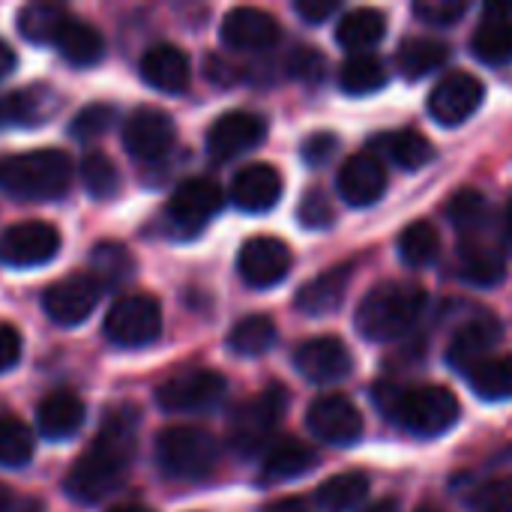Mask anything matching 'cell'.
Returning <instances> with one entry per match:
<instances>
[{"mask_svg": "<svg viewBox=\"0 0 512 512\" xmlns=\"http://www.w3.org/2000/svg\"><path fill=\"white\" fill-rule=\"evenodd\" d=\"M135 414L132 411H114L96 441L84 450V456L72 465L66 474V495L78 504H99L105 501L126 477L132 459H135Z\"/></svg>", "mask_w": 512, "mask_h": 512, "instance_id": "6da1fadb", "label": "cell"}, {"mask_svg": "<svg viewBox=\"0 0 512 512\" xmlns=\"http://www.w3.org/2000/svg\"><path fill=\"white\" fill-rule=\"evenodd\" d=\"M426 291L411 282H384L369 291L357 309V330L369 342H393L402 339L423 315Z\"/></svg>", "mask_w": 512, "mask_h": 512, "instance_id": "7a4b0ae2", "label": "cell"}, {"mask_svg": "<svg viewBox=\"0 0 512 512\" xmlns=\"http://www.w3.org/2000/svg\"><path fill=\"white\" fill-rule=\"evenodd\" d=\"M384 414L405 432L417 435V438H438L444 432H450L459 423V399L447 390V387H387V396L378 393Z\"/></svg>", "mask_w": 512, "mask_h": 512, "instance_id": "3957f363", "label": "cell"}, {"mask_svg": "<svg viewBox=\"0 0 512 512\" xmlns=\"http://www.w3.org/2000/svg\"><path fill=\"white\" fill-rule=\"evenodd\" d=\"M72 183V162L63 150H30L0 159V192L21 201H54Z\"/></svg>", "mask_w": 512, "mask_h": 512, "instance_id": "277c9868", "label": "cell"}, {"mask_svg": "<svg viewBox=\"0 0 512 512\" xmlns=\"http://www.w3.org/2000/svg\"><path fill=\"white\" fill-rule=\"evenodd\" d=\"M156 462L174 480H201L219 462V441L195 426H171L156 438Z\"/></svg>", "mask_w": 512, "mask_h": 512, "instance_id": "5b68a950", "label": "cell"}, {"mask_svg": "<svg viewBox=\"0 0 512 512\" xmlns=\"http://www.w3.org/2000/svg\"><path fill=\"white\" fill-rule=\"evenodd\" d=\"M288 408V393L273 384L264 393L252 396L249 402H243L234 417H231V447L240 456H255L276 432V426L282 423Z\"/></svg>", "mask_w": 512, "mask_h": 512, "instance_id": "8992f818", "label": "cell"}, {"mask_svg": "<svg viewBox=\"0 0 512 512\" xmlns=\"http://www.w3.org/2000/svg\"><path fill=\"white\" fill-rule=\"evenodd\" d=\"M162 333V309L150 294L120 297L105 315V336L120 348H144Z\"/></svg>", "mask_w": 512, "mask_h": 512, "instance_id": "52a82bcc", "label": "cell"}, {"mask_svg": "<svg viewBox=\"0 0 512 512\" xmlns=\"http://www.w3.org/2000/svg\"><path fill=\"white\" fill-rule=\"evenodd\" d=\"M228 381L213 369H192L156 390V405L168 414H204L222 405Z\"/></svg>", "mask_w": 512, "mask_h": 512, "instance_id": "ba28073f", "label": "cell"}, {"mask_svg": "<svg viewBox=\"0 0 512 512\" xmlns=\"http://www.w3.org/2000/svg\"><path fill=\"white\" fill-rule=\"evenodd\" d=\"M219 207H222V189L207 177H192L174 189L165 216L177 234L192 237L219 213Z\"/></svg>", "mask_w": 512, "mask_h": 512, "instance_id": "9c48e42d", "label": "cell"}, {"mask_svg": "<svg viewBox=\"0 0 512 512\" xmlns=\"http://www.w3.org/2000/svg\"><path fill=\"white\" fill-rule=\"evenodd\" d=\"M60 252V231L48 222H18L0 234V264L24 270L48 264Z\"/></svg>", "mask_w": 512, "mask_h": 512, "instance_id": "30bf717a", "label": "cell"}, {"mask_svg": "<svg viewBox=\"0 0 512 512\" xmlns=\"http://www.w3.org/2000/svg\"><path fill=\"white\" fill-rule=\"evenodd\" d=\"M309 432L330 447H351L363 438V414L345 396H321L306 414Z\"/></svg>", "mask_w": 512, "mask_h": 512, "instance_id": "8fae6325", "label": "cell"}, {"mask_svg": "<svg viewBox=\"0 0 512 512\" xmlns=\"http://www.w3.org/2000/svg\"><path fill=\"white\" fill-rule=\"evenodd\" d=\"M99 294H102V285L93 276L75 273L69 279L54 282L45 291L42 309H45V315L54 324H60V327H78V324H84L93 315V309L99 303Z\"/></svg>", "mask_w": 512, "mask_h": 512, "instance_id": "7c38bea8", "label": "cell"}, {"mask_svg": "<svg viewBox=\"0 0 512 512\" xmlns=\"http://www.w3.org/2000/svg\"><path fill=\"white\" fill-rule=\"evenodd\" d=\"M486 96V87L477 75L471 72H450L444 75L432 96H429V114L441 123V126H459L465 123L471 114L480 111Z\"/></svg>", "mask_w": 512, "mask_h": 512, "instance_id": "4fadbf2b", "label": "cell"}, {"mask_svg": "<svg viewBox=\"0 0 512 512\" xmlns=\"http://www.w3.org/2000/svg\"><path fill=\"white\" fill-rule=\"evenodd\" d=\"M291 264H294L291 249L276 237H252L243 243V249L237 255L240 279L258 291L279 285L291 273Z\"/></svg>", "mask_w": 512, "mask_h": 512, "instance_id": "5bb4252c", "label": "cell"}, {"mask_svg": "<svg viewBox=\"0 0 512 512\" xmlns=\"http://www.w3.org/2000/svg\"><path fill=\"white\" fill-rule=\"evenodd\" d=\"M174 138H177L174 120L165 111L150 108V105L147 108H135L129 114V120L123 123V144H126V150L135 159H144V162L162 159L174 147Z\"/></svg>", "mask_w": 512, "mask_h": 512, "instance_id": "9a60e30c", "label": "cell"}, {"mask_svg": "<svg viewBox=\"0 0 512 512\" xmlns=\"http://www.w3.org/2000/svg\"><path fill=\"white\" fill-rule=\"evenodd\" d=\"M267 135V120L252 111H228L207 132V153L219 162L255 150Z\"/></svg>", "mask_w": 512, "mask_h": 512, "instance_id": "2e32d148", "label": "cell"}, {"mask_svg": "<svg viewBox=\"0 0 512 512\" xmlns=\"http://www.w3.org/2000/svg\"><path fill=\"white\" fill-rule=\"evenodd\" d=\"M294 366L312 384H333V381H342L345 375H351L354 360H351V351L345 348V342H339L336 336H318L297 348Z\"/></svg>", "mask_w": 512, "mask_h": 512, "instance_id": "e0dca14e", "label": "cell"}, {"mask_svg": "<svg viewBox=\"0 0 512 512\" xmlns=\"http://www.w3.org/2000/svg\"><path fill=\"white\" fill-rule=\"evenodd\" d=\"M219 36L234 51H264L279 42V21L255 6H237L222 18Z\"/></svg>", "mask_w": 512, "mask_h": 512, "instance_id": "ac0fdd59", "label": "cell"}, {"mask_svg": "<svg viewBox=\"0 0 512 512\" xmlns=\"http://www.w3.org/2000/svg\"><path fill=\"white\" fill-rule=\"evenodd\" d=\"M336 186L351 207H372L387 192V168L372 153H354L339 168Z\"/></svg>", "mask_w": 512, "mask_h": 512, "instance_id": "d6986e66", "label": "cell"}, {"mask_svg": "<svg viewBox=\"0 0 512 512\" xmlns=\"http://www.w3.org/2000/svg\"><path fill=\"white\" fill-rule=\"evenodd\" d=\"M279 198H282V174L267 162L246 165L231 180V201L243 213H267L279 204Z\"/></svg>", "mask_w": 512, "mask_h": 512, "instance_id": "ffe728a7", "label": "cell"}, {"mask_svg": "<svg viewBox=\"0 0 512 512\" xmlns=\"http://www.w3.org/2000/svg\"><path fill=\"white\" fill-rule=\"evenodd\" d=\"M501 336H504V330H501V324L492 315L489 318L483 315V318L468 321L450 339V348H447L450 366L468 375L474 366H480L483 360H489V354L495 351V345L501 342Z\"/></svg>", "mask_w": 512, "mask_h": 512, "instance_id": "44dd1931", "label": "cell"}, {"mask_svg": "<svg viewBox=\"0 0 512 512\" xmlns=\"http://www.w3.org/2000/svg\"><path fill=\"white\" fill-rule=\"evenodd\" d=\"M459 273L465 282L480 285V288H495L507 276V258L504 249L495 240H486L483 234L477 237H462L459 243Z\"/></svg>", "mask_w": 512, "mask_h": 512, "instance_id": "7402d4cb", "label": "cell"}, {"mask_svg": "<svg viewBox=\"0 0 512 512\" xmlns=\"http://www.w3.org/2000/svg\"><path fill=\"white\" fill-rule=\"evenodd\" d=\"M474 57L489 66L512 63V3H492L486 6L483 24L471 39Z\"/></svg>", "mask_w": 512, "mask_h": 512, "instance_id": "603a6c76", "label": "cell"}, {"mask_svg": "<svg viewBox=\"0 0 512 512\" xmlns=\"http://www.w3.org/2000/svg\"><path fill=\"white\" fill-rule=\"evenodd\" d=\"M348 285H351V267H345V264L330 267V270H324L321 276L309 279V282L300 288L294 306H297L303 315H309V318L333 315V312L342 306V300H345V294H348Z\"/></svg>", "mask_w": 512, "mask_h": 512, "instance_id": "cb8c5ba5", "label": "cell"}, {"mask_svg": "<svg viewBox=\"0 0 512 512\" xmlns=\"http://www.w3.org/2000/svg\"><path fill=\"white\" fill-rule=\"evenodd\" d=\"M141 78L162 93H183L189 87L192 69L189 57L177 45H153L141 57Z\"/></svg>", "mask_w": 512, "mask_h": 512, "instance_id": "d4e9b609", "label": "cell"}, {"mask_svg": "<svg viewBox=\"0 0 512 512\" xmlns=\"http://www.w3.org/2000/svg\"><path fill=\"white\" fill-rule=\"evenodd\" d=\"M36 420L45 441H69L84 426V402L69 390H57L42 399Z\"/></svg>", "mask_w": 512, "mask_h": 512, "instance_id": "484cf974", "label": "cell"}, {"mask_svg": "<svg viewBox=\"0 0 512 512\" xmlns=\"http://www.w3.org/2000/svg\"><path fill=\"white\" fill-rule=\"evenodd\" d=\"M60 111V96L51 87H24L0 102V123L9 126H39Z\"/></svg>", "mask_w": 512, "mask_h": 512, "instance_id": "4316f807", "label": "cell"}, {"mask_svg": "<svg viewBox=\"0 0 512 512\" xmlns=\"http://www.w3.org/2000/svg\"><path fill=\"white\" fill-rule=\"evenodd\" d=\"M318 468V453L303 441L285 438L273 444L261 462V483H288Z\"/></svg>", "mask_w": 512, "mask_h": 512, "instance_id": "83f0119b", "label": "cell"}, {"mask_svg": "<svg viewBox=\"0 0 512 512\" xmlns=\"http://www.w3.org/2000/svg\"><path fill=\"white\" fill-rule=\"evenodd\" d=\"M372 147L393 162L402 171H417L426 168L435 159V147L426 135L414 132V129H396V132H384L372 141Z\"/></svg>", "mask_w": 512, "mask_h": 512, "instance_id": "f1b7e54d", "label": "cell"}, {"mask_svg": "<svg viewBox=\"0 0 512 512\" xmlns=\"http://www.w3.org/2000/svg\"><path fill=\"white\" fill-rule=\"evenodd\" d=\"M387 33V18L378 9L360 6L342 15V21L336 24V42L354 54H369V48H375Z\"/></svg>", "mask_w": 512, "mask_h": 512, "instance_id": "f546056e", "label": "cell"}, {"mask_svg": "<svg viewBox=\"0 0 512 512\" xmlns=\"http://www.w3.org/2000/svg\"><path fill=\"white\" fill-rule=\"evenodd\" d=\"M54 45H57L60 57L69 60L72 66H93L105 54L102 33L93 24L75 18V15H69V21L63 24V30H60V36H57Z\"/></svg>", "mask_w": 512, "mask_h": 512, "instance_id": "4dcf8cb0", "label": "cell"}, {"mask_svg": "<svg viewBox=\"0 0 512 512\" xmlns=\"http://www.w3.org/2000/svg\"><path fill=\"white\" fill-rule=\"evenodd\" d=\"M369 477L363 471H345L330 477L318 489V510L321 512H351L369 498Z\"/></svg>", "mask_w": 512, "mask_h": 512, "instance_id": "1f68e13d", "label": "cell"}, {"mask_svg": "<svg viewBox=\"0 0 512 512\" xmlns=\"http://www.w3.org/2000/svg\"><path fill=\"white\" fill-rule=\"evenodd\" d=\"M69 15L72 12L57 3H30L18 12V33L27 42H57Z\"/></svg>", "mask_w": 512, "mask_h": 512, "instance_id": "d6a6232c", "label": "cell"}, {"mask_svg": "<svg viewBox=\"0 0 512 512\" xmlns=\"http://www.w3.org/2000/svg\"><path fill=\"white\" fill-rule=\"evenodd\" d=\"M471 390L486 399V402H504L512 399V354L504 357H489L480 366L468 372Z\"/></svg>", "mask_w": 512, "mask_h": 512, "instance_id": "836d02e7", "label": "cell"}, {"mask_svg": "<svg viewBox=\"0 0 512 512\" xmlns=\"http://www.w3.org/2000/svg\"><path fill=\"white\" fill-rule=\"evenodd\" d=\"M450 57V45L441 39H408L399 51V72L414 81L432 75Z\"/></svg>", "mask_w": 512, "mask_h": 512, "instance_id": "e575fe53", "label": "cell"}, {"mask_svg": "<svg viewBox=\"0 0 512 512\" xmlns=\"http://www.w3.org/2000/svg\"><path fill=\"white\" fill-rule=\"evenodd\" d=\"M90 270H93V279L102 288L123 285V282H129L135 276V258L120 243H99L90 252Z\"/></svg>", "mask_w": 512, "mask_h": 512, "instance_id": "d590c367", "label": "cell"}, {"mask_svg": "<svg viewBox=\"0 0 512 512\" xmlns=\"http://www.w3.org/2000/svg\"><path fill=\"white\" fill-rule=\"evenodd\" d=\"M387 78H390V72H387V66L375 54H354L342 66L339 84L351 96H369V93L381 90L387 84Z\"/></svg>", "mask_w": 512, "mask_h": 512, "instance_id": "8d00e7d4", "label": "cell"}, {"mask_svg": "<svg viewBox=\"0 0 512 512\" xmlns=\"http://www.w3.org/2000/svg\"><path fill=\"white\" fill-rule=\"evenodd\" d=\"M276 345V324L267 315H249L243 318L231 336H228V348L240 357H261Z\"/></svg>", "mask_w": 512, "mask_h": 512, "instance_id": "74e56055", "label": "cell"}, {"mask_svg": "<svg viewBox=\"0 0 512 512\" xmlns=\"http://www.w3.org/2000/svg\"><path fill=\"white\" fill-rule=\"evenodd\" d=\"M447 216L450 222L456 225V231L462 237H477L486 231L489 225V216H492V207L489 201L474 192V189H462L459 195H453V201L447 204Z\"/></svg>", "mask_w": 512, "mask_h": 512, "instance_id": "f35d334b", "label": "cell"}, {"mask_svg": "<svg viewBox=\"0 0 512 512\" xmlns=\"http://www.w3.org/2000/svg\"><path fill=\"white\" fill-rule=\"evenodd\" d=\"M81 183L90 192V198L108 201L120 192V171L105 153L93 150L81 159Z\"/></svg>", "mask_w": 512, "mask_h": 512, "instance_id": "ab89813d", "label": "cell"}, {"mask_svg": "<svg viewBox=\"0 0 512 512\" xmlns=\"http://www.w3.org/2000/svg\"><path fill=\"white\" fill-rule=\"evenodd\" d=\"M441 240L432 222H414L399 237V255L408 267H429L438 258Z\"/></svg>", "mask_w": 512, "mask_h": 512, "instance_id": "60d3db41", "label": "cell"}, {"mask_svg": "<svg viewBox=\"0 0 512 512\" xmlns=\"http://www.w3.org/2000/svg\"><path fill=\"white\" fill-rule=\"evenodd\" d=\"M33 459V432L15 420L0 417V468H24Z\"/></svg>", "mask_w": 512, "mask_h": 512, "instance_id": "b9f144b4", "label": "cell"}, {"mask_svg": "<svg viewBox=\"0 0 512 512\" xmlns=\"http://www.w3.org/2000/svg\"><path fill=\"white\" fill-rule=\"evenodd\" d=\"M471 512H512V477H498L477 486L468 498Z\"/></svg>", "mask_w": 512, "mask_h": 512, "instance_id": "7bdbcfd3", "label": "cell"}, {"mask_svg": "<svg viewBox=\"0 0 512 512\" xmlns=\"http://www.w3.org/2000/svg\"><path fill=\"white\" fill-rule=\"evenodd\" d=\"M114 120H117V114H114L111 105H105V102L87 105V108H81V111L75 114V120H72V135L81 138V141L99 138V135H105V132L114 126Z\"/></svg>", "mask_w": 512, "mask_h": 512, "instance_id": "ee69618b", "label": "cell"}, {"mask_svg": "<svg viewBox=\"0 0 512 512\" xmlns=\"http://www.w3.org/2000/svg\"><path fill=\"white\" fill-rule=\"evenodd\" d=\"M468 3L462 0H420L414 3V15L429 27H453L459 18H465Z\"/></svg>", "mask_w": 512, "mask_h": 512, "instance_id": "f6af8a7d", "label": "cell"}, {"mask_svg": "<svg viewBox=\"0 0 512 512\" xmlns=\"http://www.w3.org/2000/svg\"><path fill=\"white\" fill-rule=\"evenodd\" d=\"M300 222L306 228H327L333 222V207L327 201V195L321 189H309L300 201V210H297Z\"/></svg>", "mask_w": 512, "mask_h": 512, "instance_id": "bcb514c9", "label": "cell"}, {"mask_svg": "<svg viewBox=\"0 0 512 512\" xmlns=\"http://www.w3.org/2000/svg\"><path fill=\"white\" fill-rule=\"evenodd\" d=\"M336 147H339V138H336V135H330V132H315V135H309L306 144H303V159H306V165L321 168V165L330 162V156L336 153Z\"/></svg>", "mask_w": 512, "mask_h": 512, "instance_id": "7dc6e473", "label": "cell"}, {"mask_svg": "<svg viewBox=\"0 0 512 512\" xmlns=\"http://www.w3.org/2000/svg\"><path fill=\"white\" fill-rule=\"evenodd\" d=\"M291 75L303 81H318L324 75V57L312 48H297L291 54Z\"/></svg>", "mask_w": 512, "mask_h": 512, "instance_id": "c3c4849f", "label": "cell"}, {"mask_svg": "<svg viewBox=\"0 0 512 512\" xmlns=\"http://www.w3.org/2000/svg\"><path fill=\"white\" fill-rule=\"evenodd\" d=\"M21 351H24L21 333L12 324H0V375L18 366Z\"/></svg>", "mask_w": 512, "mask_h": 512, "instance_id": "681fc988", "label": "cell"}, {"mask_svg": "<svg viewBox=\"0 0 512 512\" xmlns=\"http://www.w3.org/2000/svg\"><path fill=\"white\" fill-rule=\"evenodd\" d=\"M297 15L309 24H321L327 21L336 9H339V0H297L294 3Z\"/></svg>", "mask_w": 512, "mask_h": 512, "instance_id": "f907efd6", "label": "cell"}, {"mask_svg": "<svg viewBox=\"0 0 512 512\" xmlns=\"http://www.w3.org/2000/svg\"><path fill=\"white\" fill-rule=\"evenodd\" d=\"M264 512H312V510H309V504H306L303 498H282V501L267 504Z\"/></svg>", "mask_w": 512, "mask_h": 512, "instance_id": "816d5d0a", "label": "cell"}, {"mask_svg": "<svg viewBox=\"0 0 512 512\" xmlns=\"http://www.w3.org/2000/svg\"><path fill=\"white\" fill-rule=\"evenodd\" d=\"M12 69H15V51L0 39V81H3Z\"/></svg>", "mask_w": 512, "mask_h": 512, "instance_id": "f5cc1de1", "label": "cell"}, {"mask_svg": "<svg viewBox=\"0 0 512 512\" xmlns=\"http://www.w3.org/2000/svg\"><path fill=\"white\" fill-rule=\"evenodd\" d=\"M363 512H399V504H396L393 498H384V501H378V504L366 507Z\"/></svg>", "mask_w": 512, "mask_h": 512, "instance_id": "db71d44e", "label": "cell"}, {"mask_svg": "<svg viewBox=\"0 0 512 512\" xmlns=\"http://www.w3.org/2000/svg\"><path fill=\"white\" fill-rule=\"evenodd\" d=\"M504 237H507V246L512 249V201L507 207V216H504Z\"/></svg>", "mask_w": 512, "mask_h": 512, "instance_id": "11a10c76", "label": "cell"}, {"mask_svg": "<svg viewBox=\"0 0 512 512\" xmlns=\"http://www.w3.org/2000/svg\"><path fill=\"white\" fill-rule=\"evenodd\" d=\"M9 504H12V495H9V489H6V486H0V512L9 510Z\"/></svg>", "mask_w": 512, "mask_h": 512, "instance_id": "9f6ffc18", "label": "cell"}, {"mask_svg": "<svg viewBox=\"0 0 512 512\" xmlns=\"http://www.w3.org/2000/svg\"><path fill=\"white\" fill-rule=\"evenodd\" d=\"M111 512H153V510H147V507H135V504H129V507H117V510H111Z\"/></svg>", "mask_w": 512, "mask_h": 512, "instance_id": "6f0895ef", "label": "cell"}, {"mask_svg": "<svg viewBox=\"0 0 512 512\" xmlns=\"http://www.w3.org/2000/svg\"><path fill=\"white\" fill-rule=\"evenodd\" d=\"M420 512H435V510H420Z\"/></svg>", "mask_w": 512, "mask_h": 512, "instance_id": "680465c9", "label": "cell"}]
</instances>
